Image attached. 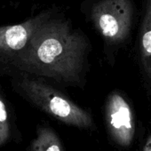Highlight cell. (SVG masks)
I'll return each mask as SVG.
<instances>
[{"label":"cell","instance_id":"obj_1","mask_svg":"<svg viewBox=\"0 0 151 151\" xmlns=\"http://www.w3.org/2000/svg\"><path fill=\"white\" fill-rule=\"evenodd\" d=\"M88 47L86 37L74 30L68 22L50 18L35 32L6 76L24 72L60 83L78 84Z\"/></svg>","mask_w":151,"mask_h":151},{"label":"cell","instance_id":"obj_2","mask_svg":"<svg viewBox=\"0 0 151 151\" xmlns=\"http://www.w3.org/2000/svg\"><path fill=\"white\" fill-rule=\"evenodd\" d=\"M8 77L15 93L52 118L81 129L95 128L93 118L88 111L44 82L41 78L24 72H15Z\"/></svg>","mask_w":151,"mask_h":151},{"label":"cell","instance_id":"obj_3","mask_svg":"<svg viewBox=\"0 0 151 151\" xmlns=\"http://www.w3.org/2000/svg\"><path fill=\"white\" fill-rule=\"evenodd\" d=\"M93 25L107 43L124 42L131 29L132 5L130 0H101L92 10Z\"/></svg>","mask_w":151,"mask_h":151},{"label":"cell","instance_id":"obj_4","mask_svg":"<svg viewBox=\"0 0 151 151\" xmlns=\"http://www.w3.org/2000/svg\"><path fill=\"white\" fill-rule=\"evenodd\" d=\"M50 18L51 14L44 12L23 22L0 27V74L6 76L14 60L28 47L35 32Z\"/></svg>","mask_w":151,"mask_h":151},{"label":"cell","instance_id":"obj_5","mask_svg":"<svg viewBox=\"0 0 151 151\" xmlns=\"http://www.w3.org/2000/svg\"><path fill=\"white\" fill-rule=\"evenodd\" d=\"M105 118L112 140L119 147H130L135 135V118L131 106L117 92H112L107 99Z\"/></svg>","mask_w":151,"mask_h":151},{"label":"cell","instance_id":"obj_6","mask_svg":"<svg viewBox=\"0 0 151 151\" xmlns=\"http://www.w3.org/2000/svg\"><path fill=\"white\" fill-rule=\"evenodd\" d=\"M18 131L7 100L0 87V148L18 139Z\"/></svg>","mask_w":151,"mask_h":151},{"label":"cell","instance_id":"obj_7","mask_svg":"<svg viewBox=\"0 0 151 151\" xmlns=\"http://www.w3.org/2000/svg\"><path fill=\"white\" fill-rule=\"evenodd\" d=\"M140 31V58L143 70L151 79V0H147Z\"/></svg>","mask_w":151,"mask_h":151},{"label":"cell","instance_id":"obj_8","mask_svg":"<svg viewBox=\"0 0 151 151\" xmlns=\"http://www.w3.org/2000/svg\"><path fill=\"white\" fill-rule=\"evenodd\" d=\"M29 151H66L56 132L47 125L39 126Z\"/></svg>","mask_w":151,"mask_h":151},{"label":"cell","instance_id":"obj_9","mask_svg":"<svg viewBox=\"0 0 151 151\" xmlns=\"http://www.w3.org/2000/svg\"><path fill=\"white\" fill-rule=\"evenodd\" d=\"M143 151H151V134L148 136V138L144 145Z\"/></svg>","mask_w":151,"mask_h":151}]
</instances>
